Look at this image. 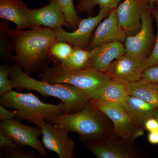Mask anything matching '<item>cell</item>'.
Returning a JSON list of instances; mask_svg holds the SVG:
<instances>
[{"label":"cell","instance_id":"obj_1","mask_svg":"<svg viewBox=\"0 0 158 158\" xmlns=\"http://www.w3.org/2000/svg\"><path fill=\"white\" fill-rule=\"evenodd\" d=\"M15 55L13 62L26 73L42 72L52 62L49 50L57 41L53 29L38 27L28 31L9 30Z\"/></svg>","mask_w":158,"mask_h":158},{"label":"cell","instance_id":"obj_2","mask_svg":"<svg viewBox=\"0 0 158 158\" xmlns=\"http://www.w3.org/2000/svg\"><path fill=\"white\" fill-rule=\"evenodd\" d=\"M9 78L12 88L33 90L44 98L51 96L59 99L66 106V113L81 111L91 99L86 91L73 85L51 84L33 78L15 63L9 65Z\"/></svg>","mask_w":158,"mask_h":158},{"label":"cell","instance_id":"obj_3","mask_svg":"<svg viewBox=\"0 0 158 158\" xmlns=\"http://www.w3.org/2000/svg\"><path fill=\"white\" fill-rule=\"evenodd\" d=\"M106 117L90 101L81 111L62 113L45 120L62 126L70 133H77L81 141L85 144L114 135L113 127L109 124Z\"/></svg>","mask_w":158,"mask_h":158},{"label":"cell","instance_id":"obj_4","mask_svg":"<svg viewBox=\"0 0 158 158\" xmlns=\"http://www.w3.org/2000/svg\"><path fill=\"white\" fill-rule=\"evenodd\" d=\"M40 80L51 84L73 85L86 91L91 99H98L110 78L106 73L96 71L83 69L71 70L59 64H54L40 73Z\"/></svg>","mask_w":158,"mask_h":158},{"label":"cell","instance_id":"obj_5","mask_svg":"<svg viewBox=\"0 0 158 158\" xmlns=\"http://www.w3.org/2000/svg\"><path fill=\"white\" fill-rule=\"evenodd\" d=\"M0 105L17 110L19 121L26 120L33 123L67 113L66 106L62 102L57 105L45 103L33 94L19 93L12 90L1 96Z\"/></svg>","mask_w":158,"mask_h":158},{"label":"cell","instance_id":"obj_6","mask_svg":"<svg viewBox=\"0 0 158 158\" xmlns=\"http://www.w3.org/2000/svg\"><path fill=\"white\" fill-rule=\"evenodd\" d=\"M152 11L148 6L141 16L140 31L127 36L124 42L125 53L141 63L149 56L155 43Z\"/></svg>","mask_w":158,"mask_h":158},{"label":"cell","instance_id":"obj_7","mask_svg":"<svg viewBox=\"0 0 158 158\" xmlns=\"http://www.w3.org/2000/svg\"><path fill=\"white\" fill-rule=\"evenodd\" d=\"M90 101L112 122L115 135L132 142L144 135V128L136 124L123 107L106 103L97 99H91Z\"/></svg>","mask_w":158,"mask_h":158},{"label":"cell","instance_id":"obj_8","mask_svg":"<svg viewBox=\"0 0 158 158\" xmlns=\"http://www.w3.org/2000/svg\"><path fill=\"white\" fill-rule=\"evenodd\" d=\"M85 146L98 158H138L144 156L135 142L127 141L114 134L85 143Z\"/></svg>","mask_w":158,"mask_h":158},{"label":"cell","instance_id":"obj_9","mask_svg":"<svg viewBox=\"0 0 158 158\" xmlns=\"http://www.w3.org/2000/svg\"><path fill=\"white\" fill-rule=\"evenodd\" d=\"M34 124L41 128L42 142L45 148L56 153L59 158H73L76 144L69 137L70 132L67 128L40 119Z\"/></svg>","mask_w":158,"mask_h":158},{"label":"cell","instance_id":"obj_10","mask_svg":"<svg viewBox=\"0 0 158 158\" xmlns=\"http://www.w3.org/2000/svg\"><path fill=\"white\" fill-rule=\"evenodd\" d=\"M0 132L12 139L19 146H29L37 151L43 157H48L42 141L38 139L42 135V131L38 126H27L14 119H7L1 121Z\"/></svg>","mask_w":158,"mask_h":158},{"label":"cell","instance_id":"obj_11","mask_svg":"<svg viewBox=\"0 0 158 158\" xmlns=\"http://www.w3.org/2000/svg\"><path fill=\"white\" fill-rule=\"evenodd\" d=\"M111 10L100 9L96 16L82 19L77 28L72 32H66L62 27L53 29L57 40L68 43L74 47L88 50L93 31L102 20L108 16Z\"/></svg>","mask_w":158,"mask_h":158},{"label":"cell","instance_id":"obj_12","mask_svg":"<svg viewBox=\"0 0 158 158\" xmlns=\"http://www.w3.org/2000/svg\"><path fill=\"white\" fill-rule=\"evenodd\" d=\"M150 6L148 0H124L116 8L119 23L127 36L140 31L141 16Z\"/></svg>","mask_w":158,"mask_h":158},{"label":"cell","instance_id":"obj_13","mask_svg":"<svg viewBox=\"0 0 158 158\" xmlns=\"http://www.w3.org/2000/svg\"><path fill=\"white\" fill-rule=\"evenodd\" d=\"M116 9H112L107 17L100 23L90 40L88 50L105 44L125 42L127 36L118 21Z\"/></svg>","mask_w":158,"mask_h":158},{"label":"cell","instance_id":"obj_14","mask_svg":"<svg viewBox=\"0 0 158 158\" xmlns=\"http://www.w3.org/2000/svg\"><path fill=\"white\" fill-rule=\"evenodd\" d=\"M144 70L141 62L125 53L110 64L105 73L110 79L127 85L142 78Z\"/></svg>","mask_w":158,"mask_h":158},{"label":"cell","instance_id":"obj_15","mask_svg":"<svg viewBox=\"0 0 158 158\" xmlns=\"http://www.w3.org/2000/svg\"><path fill=\"white\" fill-rule=\"evenodd\" d=\"M27 16L32 24L54 29L65 26L69 27L59 0H49L46 6L35 9H28Z\"/></svg>","mask_w":158,"mask_h":158},{"label":"cell","instance_id":"obj_16","mask_svg":"<svg viewBox=\"0 0 158 158\" xmlns=\"http://www.w3.org/2000/svg\"><path fill=\"white\" fill-rule=\"evenodd\" d=\"M125 53L123 43L105 44L90 50L89 60L84 69L105 73L110 64Z\"/></svg>","mask_w":158,"mask_h":158},{"label":"cell","instance_id":"obj_17","mask_svg":"<svg viewBox=\"0 0 158 158\" xmlns=\"http://www.w3.org/2000/svg\"><path fill=\"white\" fill-rule=\"evenodd\" d=\"M27 7L22 0H0V17L16 25L15 30L34 29V26L27 16Z\"/></svg>","mask_w":158,"mask_h":158},{"label":"cell","instance_id":"obj_18","mask_svg":"<svg viewBox=\"0 0 158 158\" xmlns=\"http://www.w3.org/2000/svg\"><path fill=\"white\" fill-rule=\"evenodd\" d=\"M123 107L131 119L143 127L145 121L154 116L157 110L147 102L132 95L129 96Z\"/></svg>","mask_w":158,"mask_h":158},{"label":"cell","instance_id":"obj_19","mask_svg":"<svg viewBox=\"0 0 158 158\" xmlns=\"http://www.w3.org/2000/svg\"><path fill=\"white\" fill-rule=\"evenodd\" d=\"M130 95L127 85L110 79L104 87L97 100L106 103L123 106Z\"/></svg>","mask_w":158,"mask_h":158},{"label":"cell","instance_id":"obj_20","mask_svg":"<svg viewBox=\"0 0 158 158\" xmlns=\"http://www.w3.org/2000/svg\"><path fill=\"white\" fill-rule=\"evenodd\" d=\"M127 85L130 95L147 102L158 110V84L141 78Z\"/></svg>","mask_w":158,"mask_h":158},{"label":"cell","instance_id":"obj_21","mask_svg":"<svg viewBox=\"0 0 158 158\" xmlns=\"http://www.w3.org/2000/svg\"><path fill=\"white\" fill-rule=\"evenodd\" d=\"M90 50L78 47H73L72 52L66 60L58 63L64 68L71 70L85 69L89 60Z\"/></svg>","mask_w":158,"mask_h":158},{"label":"cell","instance_id":"obj_22","mask_svg":"<svg viewBox=\"0 0 158 158\" xmlns=\"http://www.w3.org/2000/svg\"><path fill=\"white\" fill-rule=\"evenodd\" d=\"M9 23L7 21L0 23V56L3 61L13 62L14 56L12 54L14 48L11 41H9Z\"/></svg>","mask_w":158,"mask_h":158},{"label":"cell","instance_id":"obj_23","mask_svg":"<svg viewBox=\"0 0 158 158\" xmlns=\"http://www.w3.org/2000/svg\"><path fill=\"white\" fill-rule=\"evenodd\" d=\"M121 0H79L77 7V12H86L93 14L94 6H98L100 9H116Z\"/></svg>","mask_w":158,"mask_h":158},{"label":"cell","instance_id":"obj_24","mask_svg":"<svg viewBox=\"0 0 158 158\" xmlns=\"http://www.w3.org/2000/svg\"><path fill=\"white\" fill-rule=\"evenodd\" d=\"M72 46L65 41H56L50 48L49 56L51 61L55 64L65 61L72 52L73 48Z\"/></svg>","mask_w":158,"mask_h":158},{"label":"cell","instance_id":"obj_25","mask_svg":"<svg viewBox=\"0 0 158 158\" xmlns=\"http://www.w3.org/2000/svg\"><path fill=\"white\" fill-rule=\"evenodd\" d=\"M64 13L65 21L69 28L76 30L82 19L78 15L74 6L73 0H59Z\"/></svg>","mask_w":158,"mask_h":158},{"label":"cell","instance_id":"obj_26","mask_svg":"<svg viewBox=\"0 0 158 158\" xmlns=\"http://www.w3.org/2000/svg\"><path fill=\"white\" fill-rule=\"evenodd\" d=\"M2 156L7 158H41L40 155L35 151L26 149L24 147L18 146L15 148H2Z\"/></svg>","mask_w":158,"mask_h":158},{"label":"cell","instance_id":"obj_27","mask_svg":"<svg viewBox=\"0 0 158 158\" xmlns=\"http://www.w3.org/2000/svg\"><path fill=\"white\" fill-rule=\"evenodd\" d=\"M152 15L156 20L157 26V35L156 41L151 53L144 62L142 65L144 69L154 65H158V8L155 6L152 11Z\"/></svg>","mask_w":158,"mask_h":158},{"label":"cell","instance_id":"obj_28","mask_svg":"<svg viewBox=\"0 0 158 158\" xmlns=\"http://www.w3.org/2000/svg\"><path fill=\"white\" fill-rule=\"evenodd\" d=\"M9 64L0 66V96L12 90L9 78Z\"/></svg>","mask_w":158,"mask_h":158},{"label":"cell","instance_id":"obj_29","mask_svg":"<svg viewBox=\"0 0 158 158\" xmlns=\"http://www.w3.org/2000/svg\"><path fill=\"white\" fill-rule=\"evenodd\" d=\"M142 79L158 84V65H154L144 69L142 73Z\"/></svg>","mask_w":158,"mask_h":158},{"label":"cell","instance_id":"obj_30","mask_svg":"<svg viewBox=\"0 0 158 158\" xmlns=\"http://www.w3.org/2000/svg\"><path fill=\"white\" fill-rule=\"evenodd\" d=\"M18 116L17 110L11 111L7 110L6 108L0 105V120L3 121L5 120L14 119V118Z\"/></svg>","mask_w":158,"mask_h":158},{"label":"cell","instance_id":"obj_31","mask_svg":"<svg viewBox=\"0 0 158 158\" xmlns=\"http://www.w3.org/2000/svg\"><path fill=\"white\" fill-rule=\"evenodd\" d=\"M18 145L11 138L7 137L2 133L0 132V148H15Z\"/></svg>","mask_w":158,"mask_h":158},{"label":"cell","instance_id":"obj_32","mask_svg":"<svg viewBox=\"0 0 158 158\" xmlns=\"http://www.w3.org/2000/svg\"><path fill=\"white\" fill-rule=\"evenodd\" d=\"M144 129L148 132L158 131V119L155 116L148 118L144 123Z\"/></svg>","mask_w":158,"mask_h":158},{"label":"cell","instance_id":"obj_33","mask_svg":"<svg viewBox=\"0 0 158 158\" xmlns=\"http://www.w3.org/2000/svg\"><path fill=\"white\" fill-rule=\"evenodd\" d=\"M148 140L151 144H158V131L149 132L148 136Z\"/></svg>","mask_w":158,"mask_h":158},{"label":"cell","instance_id":"obj_34","mask_svg":"<svg viewBox=\"0 0 158 158\" xmlns=\"http://www.w3.org/2000/svg\"><path fill=\"white\" fill-rule=\"evenodd\" d=\"M148 3L150 6L151 8L153 10L154 8H155V2L156 0H148Z\"/></svg>","mask_w":158,"mask_h":158},{"label":"cell","instance_id":"obj_35","mask_svg":"<svg viewBox=\"0 0 158 158\" xmlns=\"http://www.w3.org/2000/svg\"><path fill=\"white\" fill-rule=\"evenodd\" d=\"M154 116L158 119V110H156Z\"/></svg>","mask_w":158,"mask_h":158},{"label":"cell","instance_id":"obj_36","mask_svg":"<svg viewBox=\"0 0 158 158\" xmlns=\"http://www.w3.org/2000/svg\"><path fill=\"white\" fill-rule=\"evenodd\" d=\"M155 6L158 8V0H157V1H156Z\"/></svg>","mask_w":158,"mask_h":158},{"label":"cell","instance_id":"obj_37","mask_svg":"<svg viewBox=\"0 0 158 158\" xmlns=\"http://www.w3.org/2000/svg\"><path fill=\"white\" fill-rule=\"evenodd\" d=\"M156 1H157V0H156Z\"/></svg>","mask_w":158,"mask_h":158}]
</instances>
